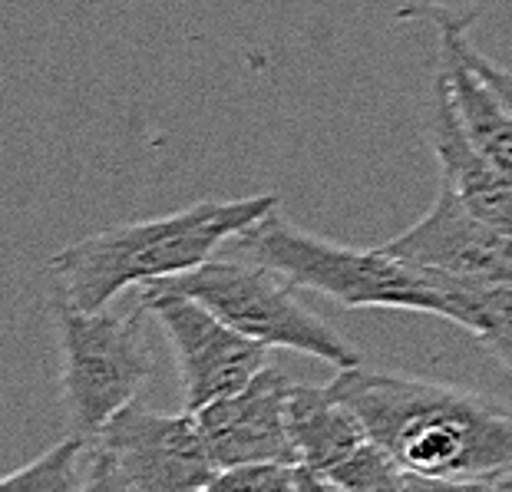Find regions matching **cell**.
Wrapping results in <instances>:
<instances>
[{
    "mask_svg": "<svg viewBox=\"0 0 512 492\" xmlns=\"http://www.w3.org/2000/svg\"><path fill=\"white\" fill-rule=\"evenodd\" d=\"M93 469V443L70 433L34 463L0 479V492H86Z\"/></svg>",
    "mask_w": 512,
    "mask_h": 492,
    "instance_id": "4fadbf2b",
    "label": "cell"
},
{
    "mask_svg": "<svg viewBox=\"0 0 512 492\" xmlns=\"http://www.w3.org/2000/svg\"><path fill=\"white\" fill-rule=\"evenodd\" d=\"M499 489H503V492H512V476H506V479H499Z\"/></svg>",
    "mask_w": 512,
    "mask_h": 492,
    "instance_id": "44dd1931",
    "label": "cell"
},
{
    "mask_svg": "<svg viewBox=\"0 0 512 492\" xmlns=\"http://www.w3.org/2000/svg\"><path fill=\"white\" fill-rule=\"evenodd\" d=\"M235 255L275 271L291 288H308L344 308L437 314L470 331V311L453 284L407 265L384 248H347L291 225L278 209L235 238Z\"/></svg>",
    "mask_w": 512,
    "mask_h": 492,
    "instance_id": "3957f363",
    "label": "cell"
},
{
    "mask_svg": "<svg viewBox=\"0 0 512 492\" xmlns=\"http://www.w3.org/2000/svg\"><path fill=\"white\" fill-rule=\"evenodd\" d=\"M466 57H470V63L486 76L489 83H493V90L503 96V103L509 106V113H512V70L506 67H499V63H493L489 57H483V53H476L470 47V40H466Z\"/></svg>",
    "mask_w": 512,
    "mask_h": 492,
    "instance_id": "d6986e66",
    "label": "cell"
},
{
    "mask_svg": "<svg viewBox=\"0 0 512 492\" xmlns=\"http://www.w3.org/2000/svg\"><path fill=\"white\" fill-rule=\"evenodd\" d=\"M146 288L185 294L205 304L238 334L265 347H288V351L328 360L337 370L364 364L361 351L347 344V337L294 298L285 278L248 258H212L179 278L146 284Z\"/></svg>",
    "mask_w": 512,
    "mask_h": 492,
    "instance_id": "5b68a950",
    "label": "cell"
},
{
    "mask_svg": "<svg viewBox=\"0 0 512 492\" xmlns=\"http://www.w3.org/2000/svg\"><path fill=\"white\" fill-rule=\"evenodd\" d=\"M298 466L288 463H245L225 466L202 492H294Z\"/></svg>",
    "mask_w": 512,
    "mask_h": 492,
    "instance_id": "2e32d148",
    "label": "cell"
},
{
    "mask_svg": "<svg viewBox=\"0 0 512 492\" xmlns=\"http://www.w3.org/2000/svg\"><path fill=\"white\" fill-rule=\"evenodd\" d=\"M407 492H503L499 479H437L407 473Z\"/></svg>",
    "mask_w": 512,
    "mask_h": 492,
    "instance_id": "e0dca14e",
    "label": "cell"
},
{
    "mask_svg": "<svg viewBox=\"0 0 512 492\" xmlns=\"http://www.w3.org/2000/svg\"><path fill=\"white\" fill-rule=\"evenodd\" d=\"M450 284V281H446ZM470 311V334L512 374V284L506 288H463L453 284Z\"/></svg>",
    "mask_w": 512,
    "mask_h": 492,
    "instance_id": "5bb4252c",
    "label": "cell"
},
{
    "mask_svg": "<svg viewBox=\"0 0 512 492\" xmlns=\"http://www.w3.org/2000/svg\"><path fill=\"white\" fill-rule=\"evenodd\" d=\"M86 492H129L123 473L116 469L113 456L100 450V446L93 443V469H90V489Z\"/></svg>",
    "mask_w": 512,
    "mask_h": 492,
    "instance_id": "ac0fdd59",
    "label": "cell"
},
{
    "mask_svg": "<svg viewBox=\"0 0 512 492\" xmlns=\"http://www.w3.org/2000/svg\"><path fill=\"white\" fill-rule=\"evenodd\" d=\"M139 301L156 314L169 337L189 413L245 390L268 367V347L238 334L205 304L159 288H143Z\"/></svg>",
    "mask_w": 512,
    "mask_h": 492,
    "instance_id": "8992f818",
    "label": "cell"
},
{
    "mask_svg": "<svg viewBox=\"0 0 512 492\" xmlns=\"http://www.w3.org/2000/svg\"><path fill=\"white\" fill-rule=\"evenodd\" d=\"M288 430L298 466L318 469L331 476L337 466L347 463L370 436L357 413L337 397L331 384L311 387L294 384L288 397Z\"/></svg>",
    "mask_w": 512,
    "mask_h": 492,
    "instance_id": "7c38bea8",
    "label": "cell"
},
{
    "mask_svg": "<svg viewBox=\"0 0 512 492\" xmlns=\"http://www.w3.org/2000/svg\"><path fill=\"white\" fill-rule=\"evenodd\" d=\"M294 492H344L331 476L318 473V469L298 466V479H294Z\"/></svg>",
    "mask_w": 512,
    "mask_h": 492,
    "instance_id": "ffe728a7",
    "label": "cell"
},
{
    "mask_svg": "<svg viewBox=\"0 0 512 492\" xmlns=\"http://www.w3.org/2000/svg\"><path fill=\"white\" fill-rule=\"evenodd\" d=\"M294 380L278 367H265L245 390L209 403L199 410L202 436L209 443L215 466L245 463H288L298 466L291 430L288 397Z\"/></svg>",
    "mask_w": 512,
    "mask_h": 492,
    "instance_id": "9c48e42d",
    "label": "cell"
},
{
    "mask_svg": "<svg viewBox=\"0 0 512 492\" xmlns=\"http://www.w3.org/2000/svg\"><path fill=\"white\" fill-rule=\"evenodd\" d=\"M129 492H202L219 473L195 413H159L139 403L96 436Z\"/></svg>",
    "mask_w": 512,
    "mask_h": 492,
    "instance_id": "52a82bcc",
    "label": "cell"
},
{
    "mask_svg": "<svg viewBox=\"0 0 512 492\" xmlns=\"http://www.w3.org/2000/svg\"><path fill=\"white\" fill-rule=\"evenodd\" d=\"M380 248L433 278L463 288L512 284V238L466 209L460 195L446 185L420 222L397 238H387Z\"/></svg>",
    "mask_w": 512,
    "mask_h": 492,
    "instance_id": "ba28073f",
    "label": "cell"
},
{
    "mask_svg": "<svg viewBox=\"0 0 512 492\" xmlns=\"http://www.w3.org/2000/svg\"><path fill=\"white\" fill-rule=\"evenodd\" d=\"M334 393L403 473L437 479L512 476V410L476 390L351 367Z\"/></svg>",
    "mask_w": 512,
    "mask_h": 492,
    "instance_id": "6da1fadb",
    "label": "cell"
},
{
    "mask_svg": "<svg viewBox=\"0 0 512 492\" xmlns=\"http://www.w3.org/2000/svg\"><path fill=\"white\" fill-rule=\"evenodd\" d=\"M53 327L60 344V387L76 436L96 443L152 374L146 347L149 308L136 301L129 311H80L53 294Z\"/></svg>",
    "mask_w": 512,
    "mask_h": 492,
    "instance_id": "277c9868",
    "label": "cell"
},
{
    "mask_svg": "<svg viewBox=\"0 0 512 492\" xmlns=\"http://www.w3.org/2000/svg\"><path fill=\"white\" fill-rule=\"evenodd\" d=\"M496 0H400L397 20H430L440 34H466L479 17L493 10Z\"/></svg>",
    "mask_w": 512,
    "mask_h": 492,
    "instance_id": "9a60e30c",
    "label": "cell"
},
{
    "mask_svg": "<svg viewBox=\"0 0 512 492\" xmlns=\"http://www.w3.org/2000/svg\"><path fill=\"white\" fill-rule=\"evenodd\" d=\"M275 209L278 195H248L110 225L53 255V294L80 311H103L133 284L146 288L212 261L225 242H235Z\"/></svg>",
    "mask_w": 512,
    "mask_h": 492,
    "instance_id": "7a4b0ae2",
    "label": "cell"
},
{
    "mask_svg": "<svg viewBox=\"0 0 512 492\" xmlns=\"http://www.w3.org/2000/svg\"><path fill=\"white\" fill-rule=\"evenodd\" d=\"M423 126H427L433 156H437L443 169L446 189H453L460 195L466 209L476 212L483 222H489L512 238V182L473 146V139L466 136L443 76L433 80L427 113H423Z\"/></svg>",
    "mask_w": 512,
    "mask_h": 492,
    "instance_id": "30bf717a",
    "label": "cell"
},
{
    "mask_svg": "<svg viewBox=\"0 0 512 492\" xmlns=\"http://www.w3.org/2000/svg\"><path fill=\"white\" fill-rule=\"evenodd\" d=\"M440 76L466 136L512 182V113L466 57V34H440Z\"/></svg>",
    "mask_w": 512,
    "mask_h": 492,
    "instance_id": "8fae6325",
    "label": "cell"
}]
</instances>
